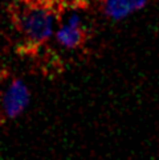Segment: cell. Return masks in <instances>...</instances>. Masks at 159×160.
I'll use <instances>...</instances> for the list:
<instances>
[{
    "label": "cell",
    "instance_id": "cell-1",
    "mask_svg": "<svg viewBox=\"0 0 159 160\" xmlns=\"http://www.w3.org/2000/svg\"><path fill=\"white\" fill-rule=\"evenodd\" d=\"M9 15L28 44H43L53 35L56 16L54 8L50 5L29 4L19 0L11 4Z\"/></svg>",
    "mask_w": 159,
    "mask_h": 160
},
{
    "label": "cell",
    "instance_id": "cell-2",
    "mask_svg": "<svg viewBox=\"0 0 159 160\" xmlns=\"http://www.w3.org/2000/svg\"><path fill=\"white\" fill-rule=\"evenodd\" d=\"M31 93L27 83L20 78H13L0 95V107L4 118L15 119L27 110Z\"/></svg>",
    "mask_w": 159,
    "mask_h": 160
},
{
    "label": "cell",
    "instance_id": "cell-3",
    "mask_svg": "<svg viewBox=\"0 0 159 160\" xmlns=\"http://www.w3.org/2000/svg\"><path fill=\"white\" fill-rule=\"evenodd\" d=\"M56 40L65 49H76L84 42L85 29L82 27V20L77 13H72L65 24L56 31Z\"/></svg>",
    "mask_w": 159,
    "mask_h": 160
},
{
    "label": "cell",
    "instance_id": "cell-4",
    "mask_svg": "<svg viewBox=\"0 0 159 160\" xmlns=\"http://www.w3.org/2000/svg\"><path fill=\"white\" fill-rule=\"evenodd\" d=\"M147 0H104V12L111 20H122L137 12Z\"/></svg>",
    "mask_w": 159,
    "mask_h": 160
},
{
    "label": "cell",
    "instance_id": "cell-5",
    "mask_svg": "<svg viewBox=\"0 0 159 160\" xmlns=\"http://www.w3.org/2000/svg\"><path fill=\"white\" fill-rule=\"evenodd\" d=\"M3 112H2V107H0V123H2V119H3Z\"/></svg>",
    "mask_w": 159,
    "mask_h": 160
},
{
    "label": "cell",
    "instance_id": "cell-6",
    "mask_svg": "<svg viewBox=\"0 0 159 160\" xmlns=\"http://www.w3.org/2000/svg\"><path fill=\"white\" fill-rule=\"evenodd\" d=\"M25 2H29V0H25Z\"/></svg>",
    "mask_w": 159,
    "mask_h": 160
}]
</instances>
